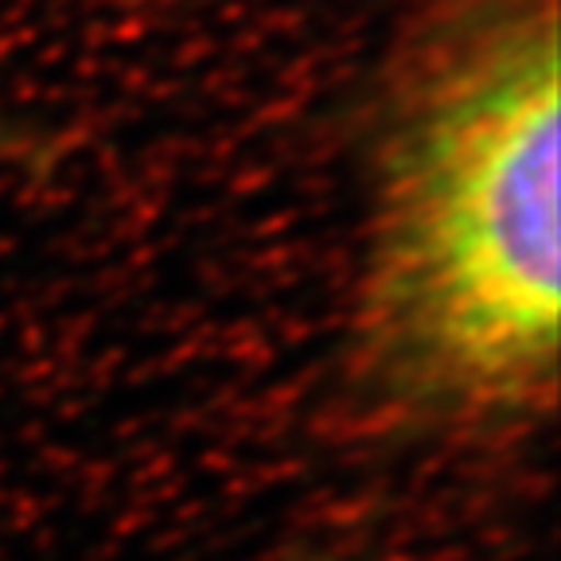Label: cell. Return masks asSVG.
Returning a JSON list of instances; mask_svg holds the SVG:
<instances>
[{
    "label": "cell",
    "mask_w": 561,
    "mask_h": 561,
    "mask_svg": "<svg viewBox=\"0 0 561 561\" xmlns=\"http://www.w3.org/2000/svg\"><path fill=\"white\" fill-rule=\"evenodd\" d=\"M561 0H417L367 110L343 370L410 433L495 440L558 405Z\"/></svg>",
    "instance_id": "obj_1"
},
{
    "label": "cell",
    "mask_w": 561,
    "mask_h": 561,
    "mask_svg": "<svg viewBox=\"0 0 561 561\" xmlns=\"http://www.w3.org/2000/svg\"><path fill=\"white\" fill-rule=\"evenodd\" d=\"M55 140L44 129L27 125L24 117H12L0 110V168H16V172H35L55 160Z\"/></svg>",
    "instance_id": "obj_2"
},
{
    "label": "cell",
    "mask_w": 561,
    "mask_h": 561,
    "mask_svg": "<svg viewBox=\"0 0 561 561\" xmlns=\"http://www.w3.org/2000/svg\"><path fill=\"white\" fill-rule=\"evenodd\" d=\"M312 561H332V558H312Z\"/></svg>",
    "instance_id": "obj_3"
}]
</instances>
